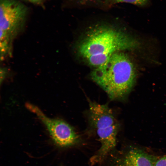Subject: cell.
I'll use <instances>...</instances> for the list:
<instances>
[{"instance_id": "obj_4", "label": "cell", "mask_w": 166, "mask_h": 166, "mask_svg": "<svg viewBox=\"0 0 166 166\" xmlns=\"http://www.w3.org/2000/svg\"><path fill=\"white\" fill-rule=\"evenodd\" d=\"M0 42L12 46L13 40L24 28L27 7L15 0H0Z\"/></svg>"}, {"instance_id": "obj_3", "label": "cell", "mask_w": 166, "mask_h": 166, "mask_svg": "<svg viewBox=\"0 0 166 166\" xmlns=\"http://www.w3.org/2000/svg\"><path fill=\"white\" fill-rule=\"evenodd\" d=\"M89 123L96 131L101 146L91 158L93 164L101 162L114 149L119 128V123L112 109L107 105L89 102Z\"/></svg>"}, {"instance_id": "obj_1", "label": "cell", "mask_w": 166, "mask_h": 166, "mask_svg": "<svg viewBox=\"0 0 166 166\" xmlns=\"http://www.w3.org/2000/svg\"><path fill=\"white\" fill-rule=\"evenodd\" d=\"M137 40L120 30L101 26L90 30L80 43L79 55L90 65L97 67L114 53L138 48Z\"/></svg>"}, {"instance_id": "obj_2", "label": "cell", "mask_w": 166, "mask_h": 166, "mask_svg": "<svg viewBox=\"0 0 166 166\" xmlns=\"http://www.w3.org/2000/svg\"><path fill=\"white\" fill-rule=\"evenodd\" d=\"M136 71L128 56L116 53L104 63L95 68L91 79L113 100H125L135 83Z\"/></svg>"}, {"instance_id": "obj_6", "label": "cell", "mask_w": 166, "mask_h": 166, "mask_svg": "<svg viewBox=\"0 0 166 166\" xmlns=\"http://www.w3.org/2000/svg\"><path fill=\"white\" fill-rule=\"evenodd\" d=\"M159 158L142 148L133 146L124 153L117 166H155Z\"/></svg>"}, {"instance_id": "obj_8", "label": "cell", "mask_w": 166, "mask_h": 166, "mask_svg": "<svg viewBox=\"0 0 166 166\" xmlns=\"http://www.w3.org/2000/svg\"><path fill=\"white\" fill-rule=\"evenodd\" d=\"M155 166H166V154L159 158Z\"/></svg>"}, {"instance_id": "obj_7", "label": "cell", "mask_w": 166, "mask_h": 166, "mask_svg": "<svg viewBox=\"0 0 166 166\" xmlns=\"http://www.w3.org/2000/svg\"><path fill=\"white\" fill-rule=\"evenodd\" d=\"M113 2L128 3L141 7L147 6L150 3L149 0H115Z\"/></svg>"}, {"instance_id": "obj_9", "label": "cell", "mask_w": 166, "mask_h": 166, "mask_svg": "<svg viewBox=\"0 0 166 166\" xmlns=\"http://www.w3.org/2000/svg\"><path fill=\"white\" fill-rule=\"evenodd\" d=\"M0 82L1 83L3 81L7 73V70L5 68H2L0 70Z\"/></svg>"}, {"instance_id": "obj_10", "label": "cell", "mask_w": 166, "mask_h": 166, "mask_svg": "<svg viewBox=\"0 0 166 166\" xmlns=\"http://www.w3.org/2000/svg\"><path fill=\"white\" fill-rule=\"evenodd\" d=\"M34 4H40L45 0H25Z\"/></svg>"}, {"instance_id": "obj_11", "label": "cell", "mask_w": 166, "mask_h": 166, "mask_svg": "<svg viewBox=\"0 0 166 166\" xmlns=\"http://www.w3.org/2000/svg\"><path fill=\"white\" fill-rule=\"evenodd\" d=\"M79 0V1H91V0Z\"/></svg>"}, {"instance_id": "obj_5", "label": "cell", "mask_w": 166, "mask_h": 166, "mask_svg": "<svg viewBox=\"0 0 166 166\" xmlns=\"http://www.w3.org/2000/svg\"><path fill=\"white\" fill-rule=\"evenodd\" d=\"M26 106L44 124L57 146L66 147L73 145L78 141L79 136L74 128L66 121L47 117L39 108L30 103H27Z\"/></svg>"}, {"instance_id": "obj_12", "label": "cell", "mask_w": 166, "mask_h": 166, "mask_svg": "<svg viewBox=\"0 0 166 166\" xmlns=\"http://www.w3.org/2000/svg\"><path fill=\"white\" fill-rule=\"evenodd\" d=\"M107 0V1H112L114 2L115 0Z\"/></svg>"}]
</instances>
